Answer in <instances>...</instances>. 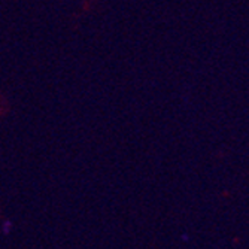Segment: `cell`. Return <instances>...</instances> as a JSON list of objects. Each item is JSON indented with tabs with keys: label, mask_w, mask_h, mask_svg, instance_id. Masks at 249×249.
<instances>
[{
	"label": "cell",
	"mask_w": 249,
	"mask_h": 249,
	"mask_svg": "<svg viewBox=\"0 0 249 249\" xmlns=\"http://www.w3.org/2000/svg\"><path fill=\"white\" fill-rule=\"evenodd\" d=\"M11 229H12V222H11V221H5L3 225H2V231H3L5 234H8V233L11 231Z\"/></svg>",
	"instance_id": "1"
}]
</instances>
